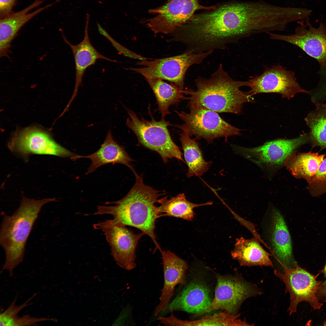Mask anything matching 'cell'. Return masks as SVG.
Masks as SVG:
<instances>
[{
    "label": "cell",
    "instance_id": "obj_10",
    "mask_svg": "<svg viewBox=\"0 0 326 326\" xmlns=\"http://www.w3.org/2000/svg\"><path fill=\"white\" fill-rule=\"evenodd\" d=\"M216 279L214 299L208 306L194 314L193 317L218 310L235 314L245 300L260 292L253 285L237 277L217 275Z\"/></svg>",
    "mask_w": 326,
    "mask_h": 326
},
{
    "label": "cell",
    "instance_id": "obj_36",
    "mask_svg": "<svg viewBox=\"0 0 326 326\" xmlns=\"http://www.w3.org/2000/svg\"><path fill=\"white\" fill-rule=\"evenodd\" d=\"M323 325L326 326V320L324 322Z\"/></svg>",
    "mask_w": 326,
    "mask_h": 326
},
{
    "label": "cell",
    "instance_id": "obj_25",
    "mask_svg": "<svg viewBox=\"0 0 326 326\" xmlns=\"http://www.w3.org/2000/svg\"><path fill=\"white\" fill-rule=\"evenodd\" d=\"M187 132L183 131L180 139L184 158L188 167L187 176H201L209 168L211 161L204 158L202 152L196 139H192Z\"/></svg>",
    "mask_w": 326,
    "mask_h": 326
},
{
    "label": "cell",
    "instance_id": "obj_15",
    "mask_svg": "<svg viewBox=\"0 0 326 326\" xmlns=\"http://www.w3.org/2000/svg\"><path fill=\"white\" fill-rule=\"evenodd\" d=\"M305 23L299 25L292 34L282 35L269 33L273 40L285 41L301 49L309 56L316 59L321 68H326V26L321 23L317 28L313 27L308 18Z\"/></svg>",
    "mask_w": 326,
    "mask_h": 326
},
{
    "label": "cell",
    "instance_id": "obj_17",
    "mask_svg": "<svg viewBox=\"0 0 326 326\" xmlns=\"http://www.w3.org/2000/svg\"><path fill=\"white\" fill-rule=\"evenodd\" d=\"M43 2V0H36L24 9L0 18L1 57H8L11 43L21 29L31 19L52 5H47L30 12L31 10L42 4Z\"/></svg>",
    "mask_w": 326,
    "mask_h": 326
},
{
    "label": "cell",
    "instance_id": "obj_34",
    "mask_svg": "<svg viewBox=\"0 0 326 326\" xmlns=\"http://www.w3.org/2000/svg\"><path fill=\"white\" fill-rule=\"evenodd\" d=\"M323 273L325 279L320 284L318 292L319 300L321 303L326 302V263L323 270Z\"/></svg>",
    "mask_w": 326,
    "mask_h": 326
},
{
    "label": "cell",
    "instance_id": "obj_23",
    "mask_svg": "<svg viewBox=\"0 0 326 326\" xmlns=\"http://www.w3.org/2000/svg\"><path fill=\"white\" fill-rule=\"evenodd\" d=\"M325 155L311 152L296 153L288 158L284 166L295 177L308 182L317 172Z\"/></svg>",
    "mask_w": 326,
    "mask_h": 326
},
{
    "label": "cell",
    "instance_id": "obj_13",
    "mask_svg": "<svg viewBox=\"0 0 326 326\" xmlns=\"http://www.w3.org/2000/svg\"><path fill=\"white\" fill-rule=\"evenodd\" d=\"M251 96L261 93H276L288 99L298 93L308 94L298 83L294 72L280 64L265 68L260 75L248 81Z\"/></svg>",
    "mask_w": 326,
    "mask_h": 326
},
{
    "label": "cell",
    "instance_id": "obj_8",
    "mask_svg": "<svg viewBox=\"0 0 326 326\" xmlns=\"http://www.w3.org/2000/svg\"><path fill=\"white\" fill-rule=\"evenodd\" d=\"M213 51L194 53L186 51L181 54L164 58L140 60L137 64L141 68H130L129 70L136 72L145 79L156 78L173 83L184 90V79L186 72L191 66L200 64Z\"/></svg>",
    "mask_w": 326,
    "mask_h": 326
},
{
    "label": "cell",
    "instance_id": "obj_16",
    "mask_svg": "<svg viewBox=\"0 0 326 326\" xmlns=\"http://www.w3.org/2000/svg\"><path fill=\"white\" fill-rule=\"evenodd\" d=\"M160 251L163 266L164 284L159 303L154 311L155 316L167 309L176 286L184 282L188 268L187 262L173 253L161 249Z\"/></svg>",
    "mask_w": 326,
    "mask_h": 326
},
{
    "label": "cell",
    "instance_id": "obj_3",
    "mask_svg": "<svg viewBox=\"0 0 326 326\" xmlns=\"http://www.w3.org/2000/svg\"><path fill=\"white\" fill-rule=\"evenodd\" d=\"M197 89L183 91L189 95L186 98L189 104L197 105L219 113H241L243 104L254 103V97L248 92L241 91L243 86H248V81L234 80L220 64L217 69L208 78H198L195 80Z\"/></svg>",
    "mask_w": 326,
    "mask_h": 326
},
{
    "label": "cell",
    "instance_id": "obj_31",
    "mask_svg": "<svg viewBox=\"0 0 326 326\" xmlns=\"http://www.w3.org/2000/svg\"><path fill=\"white\" fill-rule=\"evenodd\" d=\"M46 321H56V319L45 317L37 318L30 316L28 315L21 317L17 315L8 321L5 326L37 325L38 323Z\"/></svg>",
    "mask_w": 326,
    "mask_h": 326
},
{
    "label": "cell",
    "instance_id": "obj_28",
    "mask_svg": "<svg viewBox=\"0 0 326 326\" xmlns=\"http://www.w3.org/2000/svg\"><path fill=\"white\" fill-rule=\"evenodd\" d=\"M305 119L309 129L310 144L312 147L326 148V110L322 104L316 105Z\"/></svg>",
    "mask_w": 326,
    "mask_h": 326
},
{
    "label": "cell",
    "instance_id": "obj_33",
    "mask_svg": "<svg viewBox=\"0 0 326 326\" xmlns=\"http://www.w3.org/2000/svg\"><path fill=\"white\" fill-rule=\"evenodd\" d=\"M16 0H0V18L13 13L12 10L16 3Z\"/></svg>",
    "mask_w": 326,
    "mask_h": 326
},
{
    "label": "cell",
    "instance_id": "obj_4",
    "mask_svg": "<svg viewBox=\"0 0 326 326\" xmlns=\"http://www.w3.org/2000/svg\"><path fill=\"white\" fill-rule=\"evenodd\" d=\"M54 198L41 200L23 196L18 209L11 216L4 215L0 233V243L5 254L2 271L12 276L14 269L23 260L28 238L42 206L55 201Z\"/></svg>",
    "mask_w": 326,
    "mask_h": 326
},
{
    "label": "cell",
    "instance_id": "obj_29",
    "mask_svg": "<svg viewBox=\"0 0 326 326\" xmlns=\"http://www.w3.org/2000/svg\"><path fill=\"white\" fill-rule=\"evenodd\" d=\"M307 189L311 195L318 197L326 193V156L313 177L307 182Z\"/></svg>",
    "mask_w": 326,
    "mask_h": 326
},
{
    "label": "cell",
    "instance_id": "obj_21",
    "mask_svg": "<svg viewBox=\"0 0 326 326\" xmlns=\"http://www.w3.org/2000/svg\"><path fill=\"white\" fill-rule=\"evenodd\" d=\"M271 240L274 251L282 266L289 268L298 265L293 257L291 236L285 219L276 209L273 211Z\"/></svg>",
    "mask_w": 326,
    "mask_h": 326
},
{
    "label": "cell",
    "instance_id": "obj_5",
    "mask_svg": "<svg viewBox=\"0 0 326 326\" xmlns=\"http://www.w3.org/2000/svg\"><path fill=\"white\" fill-rule=\"evenodd\" d=\"M309 133H303L292 139H280L258 147L247 148L232 145L234 152L257 166L270 180L283 167L291 155L302 145L310 144Z\"/></svg>",
    "mask_w": 326,
    "mask_h": 326
},
{
    "label": "cell",
    "instance_id": "obj_22",
    "mask_svg": "<svg viewBox=\"0 0 326 326\" xmlns=\"http://www.w3.org/2000/svg\"><path fill=\"white\" fill-rule=\"evenodd\" d=\"M231 254L241 266H273L270 254L254 238L247 239L241 237L236 239Z\"/></svg>",
    "mask_w": 326,
    "mask_h": 326
},
{
    "label": "cell",
    "instance_id": "obj_20",
    "mask_svg": "<svg viewBox=\"0 0 326 326\" xmlns=\"http://www.w3.org/2000/svg\"><path fill=\"white\" fill-rule=\"evenodd\" d=\"M212 301L207 286L202 283L194 281L184 288L165 311L180 310L195 314L203 310Z\"/></svg>",
    "mask_w": 326,
    "mask_h": 326
},
{
    "label": "cell",
    "instance_id": "obj_27",
    "mask_svg": "<svg viewBox=\"0 0 326 326\" xmlns=\"http://www.w3.org/2000/svg\"><path fill=\"white\" fill-rule=\"evenodd\" d=\"M239 316L225 311L197 320L187 321L179 319L172 314L168 318V323L170 326L251 325L239 318Z\"/></svg>",
    "mask_w": 326,
    "mask_h": 326
},
{
    "label": "cell",
    "instance_id": "obj_24",
    "mask_svg": "<svg viewBox=\"0 0 326 326\" xmlns=\"http://www.w3.org/2000/svg\"><path fill=\"white\" fill-rule=\"evenodd\" d=\"M160 204L157 207L158 218L163 216H169L181 218L190 221L194 216L193 209L204 206L210 205L212 202L209 201L201 204L195 203L187 200L183 193L169 199L167 197L159 199Z\"/></svg>",
    "mask_w": 326,
    "mask_h": 326
},
{
    "label": "cell",
    "instance_id": "obj_1",
    "mask_svg": "<svg viewBox=\"0 0 326 326\" xmlns=\"http://www.w3.org/2000/svg\"><path fill=\"white\" fill-rule=\"evenodd\" d=\"M261 12L253 2H235L194 15L174 32V39L194 53L222 49L228 44L257 34Z\"/></svg>",
    "mask_w": 326,
    "mask_h": 326
},
{
    "label": "cell",
    "instance_id": "obj_30",
    "mask_svg": "<svg viewBox=\"0 0 326 326\" xmlns=\"http://www.w3.org/2000/svg\"><path fill=\"white\" fill-rule=\"evenodd\" d=\"M97 25L100 34L107 38L113 46L121 54L130 58L136 59L140 60L150 59L137 54L122 46L114 40L102 27L99 23L97 22Z\"/></svg>",
    "mask_w": 326,
    "mask_h": 326
},
{
    "label": "cell",
    "instance_id": "obj_11",
    "mask_svg": "<svg viewBox=\"0 0 326 326\" xmlns=\"http://www.w3.org/2000/svg\"><path fill=\"white\" fill-rule=\"evenodd\" d=\"M216 8L215 5L203 6L199 0H168L161 7L149 10V12L155 16L149 20L147 26L155 34L174 33L187 22L197 11Z\"/></svg>",
    "mask_w": 326,
    "mask_h": 326
},
{
    "label": "cell",
    "instance_id": "obj_2",
    "mask_svg": "<svg viewBox=\"0 0 326 326\" xmlns=\"http://www.w3.org/2000/svg\"><path fill=\"white\" fill-rule=\"evenodd\" d=\"M135 176V183L124 197L105 203L113 205L98 206L94 214L111 215L113 218L108 220L110 222L136 228L150 237L156 248L160 251L161 249L155 232L158 218L157 207L155 204L158 202L159 197L165 193L145 185L141 177L137 174Z\"/></svg>",
    "mask_w": 326,
    "mask_h": 326
},
{
    "label": "cell",
    "instance_id": "obj_7",
    "mask_svg": "<svg viewBox=\"0 0 326 326\" xmlns=\"http://www.w3.org/2000/svg\"><path fill=\"white\" fill-rule=\"evenodd\" d=\"M189 105V113L175 112L184 122L176 126L189 136H194L195 139L203 138L211 143L216 138L240 134L241 130L226 122L216 112L199 105Z\"/></svg>",
    "mask_w": 326,
    "mask_h": 326
},
{
    "label": "cell",
    "instance_id": "obj_19",
    "mask_svg": "<svg viewBox=\"0 0 326 326\" xmlns=\"http://www.w3.org/2000/svg\"><path fill=\"white\" fill-rule=\"evenodd\" d=\"M80 158H88L91 161L86 174L94 171L101 166L111 163L125 165L129 168L134 174L136 173L131 165L132 159L124 148L113 139L110 130L108 131L104 143L97 151L87 156L76 155L71 158L73 160Z\"/></svg>",
    "mask_w": 326,
    "mask_h": 326
},
{
    "label": "cell",
    "instance_id": "obj_6",
    "mask_svg": "<svg viewBox=\"0 0 326 326\" xmlns=\"http://www.w3.org/2000/svg\"><path fill=\"white\" fill-rule=\"evenodd\" d=\"M129 118L126 124L145 147L158 152L165 162L173 158L184 161L182 154L172 140L168 127L170 123L162 118L157 121L152 117L150 121L140 119L129 109H126Z\"/></svg>",
    "mask_w": 326,
    "mask_h": 326
},
{
    "label": "cell",
    "instance_id": "obj_12",
    "mask_svg": "<svg viewBox=\"0 0 326 326\" xmlns=\"http://www.w3.org/2000/svg\"><path fill=\"white\" fill-rule=\"evenodd\" d=\"M93 227L104 232L111 255L118 266L128 270L135 267L136 248L144 235L142 233L135 234L125 226L112 223L108 220L95 224Z\"/></svg>",
    "mask_w": 326,
    "mask_h": 326
},
{
    "label": "cell",
    "instance_id": "obj_14",
    "mask_svg": "<svg viewBox=\"0 0 326 326\" xmlns=\"http://www.w3.org/2000/svg\"><path fill=\"white\" fill-rule=\"evenodd\" d=\"M8 146L13 152L25 157L33 154L71 158L76 155L55 142L48 133L37 127L17 132Z\"/></svg>",
    "mask_w": 326,
    "mask_h": 326
},
{
    "label": "cell",
    "instance_id": "obj_9",
    "mask_svg": "<svg viewBox=\"0 0 326 326\" xmlns=\"http://www.w3.org/2000/svg\"><path fill=\"white\" fill-rule=\"evenodd\" d=\"M282 267V271L275 270L274 273L284 283L286 292L289 294V314L296 312L298 304L302 302H308L315 310L320 309L323 303L319 300L318 292L323 281L317 280L314 275L298 265L292 268Z\"/></svg>",
    "mask_w": 326,
    "mask_h": 326
},
{
    "label": "cell",
    "instance_id": "obj_26",
    "mask_svg": "<svg viewBox=\"0 0 326 326\" xmlns=\"http://www.w3.org/2000/svg\"><path fill=\"white\" fill-rule=\"evenodd\" d=\"M146 79L155 96L158 110L161 113L162 119H165V116L170 113L168 109L170 105L186 98L183 95V90L174 84H169L159 78Z\"/></svg>",
    "mask_w": 326,
    "mask_h": 326
},
{
    "label": "cell",
    "instance_id": "obj_35",
    "mask_svg": "<svg viewBox=\"0 0 326 326\" xmlns=\"http://www.w3.org/2000/svg\"><path fill=\"white\" fill-rule=\"evenodd\" d=\"M323 106L324 107L326 110V103L322 104Z\"/></svg>",
    "mask_w": 326,
    "mask_h": 326
},
{
    "label": "cell",
    "instance_id": "obj_18",
    "mask_svg": "<svg viewBox=\"0 0 326 326\" xmlns=\"http://www.w3.org/2000/svg\"><path fill=\"white\" fill-rule=\"evenodd\" d=\"M85 27L84 36L82 40L79 43L74 45L68 41L64 35V41L70 47L75 61V78L73 93L68 105L70 106L76 96L79 86L81 84L84 74L87 69L94 65L97 60L104 59L109 61L116 62L114 60L104 56L99 53L91 44L88 34V26L89 15L87 14Z\"/></svg>",
    "mask_w": 326,
    "mask_h": 326
},
{
    "label": "cell",
    "instance_id": "obj_32",
    "mask_svg": "<svg viewBox=\"0 0 326 326\" xmlns=\"http://www.w3.org/2000/svg\"><path fill=\"white\" fill-rule=\"evenodd\" d=\"M35 295L29 298L23 304L19 305H16L17 300L15 298L8 308L0 315L1 325L5 326V324L10 320L18 315V313L24 308L29 304L30 301L34 297Z\"/></svg>",
    "mask_w": 326,
    "mask_h": 326
}]
</instances>
